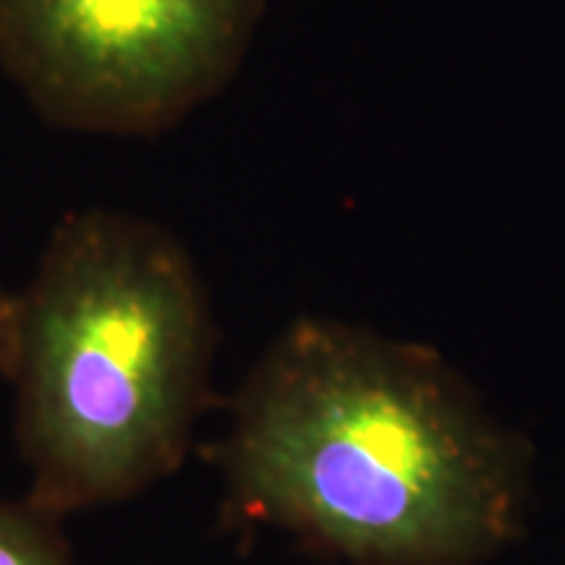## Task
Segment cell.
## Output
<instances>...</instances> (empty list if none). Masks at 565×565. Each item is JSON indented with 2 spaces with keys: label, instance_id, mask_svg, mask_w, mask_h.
<instances>
[{
  "label": "cell",
  "instance_id": "obj_1",
  "mask_svg": "<svg viewBox=\"0 0 565 565\" xmlns=\"http://www.w3.org/2000/svg\"><path fill=\"white\" fill-rule=\"evenodd\" d=\"M221 466L242 519L351 565H482L532 487L526 443L440 353L324 317L254 364Z\"/></svg>",
  "mask_w": 565,
  "mask_h": 565
},
{
  "label": "cell",
  "instance_id": "obj_2",
  "mask_svg": "<svg viewBox=\"0 0 565 565\" xmlns=\"http://www.w3.org/2000/svg\"><path fill=\"white\" fill-rule=\"evenodd\" d=\"M215 338L202 275L166 225L68 212L11 299L3 377L32 503L63 515L171 475L207 398Z\"/></svg>",
  "mask_w": 565,
  "mask_h": 565
},
{
  "label": "cell",
  "instance_id": "obj_3",
  "mask_svg": "<svg viewBox=\"0 0 565 565\" xmlns=\"http://www.w3.org/2000/svg\"><path fill=\"white\" fill-rule=\"evenodd\" d=\"M267 0H0V71L55 129L150 139L228 87Z\"/></svg>",
  "mask_w": 565,
  "mask_h": 565
},
{
  "label": "cell",
  "instance_id": "obj_4",
  "mask_svg": "<svg viewBox=\"0 0 565 565\" xmlns=\"http://www.w3.org/2000/svg\"><path fill=\"white\" fill-rule=\"evenodd\" d=\"M61 515L30 503H0V565H76Z\"/></svg>",
  "mask_w": 565,
  "mask_h": 565
},
{
  "label": "cell",
  "instance_id": "obj_5",
  "mask_svg": "<svg viewBox=\"0 0 565 565\" xmlns=\"http://www.w3.org/2000/svg\"><path fill=\"white\" fill-rule=\"evenodd\" d=\"M11 299L13 294L0 286V374L6 364V349H9V324H11Z\"/></svg>",
  "mask_w": 565,
  "mask_h": 565
}]
</instances>
